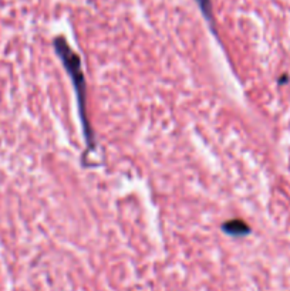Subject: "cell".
<instances>
[{"mask_svg":"<svg viewBox=\"0 0 290 291\" xmlns=\"http://www.w3.org/2000/svg\"><path fill=\"white\" fill-rule=\"evenodd\" d=\"M53 46H54L59 58L62 60L64 70L69 74L73 87H74L77 95V105H78V117H80V122H81V128H83L84 141H85L87 149L93 151L96 148V137H94L90 119L87 115V108H85L87 107V83L84 78L81 58L74 50L70 47L67 40L62 36L55 37Z\"/></svg>","mask_w":290,"mask_h":291,"instance_id":"obj_1","label":"cell"},{"mask_svg":"<svg viewBox=\"0 0 290 291\" xmlns=\"http://www.w3.org/2000/svg\"><path fill=\"white\" fill-rule=\"evenodd\" d=\"M222 229H223L225 233H228L229 236H234V237H243L250 232L248 224L241 219H234V220L223 223Z\"/></svg>","mask_w":290,"mask_h":291,"instance_id":"obj_2","label":"cell"},{"mask_svg":"<svg viewBox=\"0 0 290 291\" xmlns=\"http://www.w3.org/2000/svg\"><path fill=\"white\" fill-rule=\"evenodd\" d=\"M198 2V5L200 7V12L204 13L205 16V19L212 26V30H214V33L216 35V30H215V24H214V16H212V2L211 0H196Z\"/></svg>","mask_w":290,"mask_h":291,"instance_id":"obj_3","label":"cell"}]
</instances>
